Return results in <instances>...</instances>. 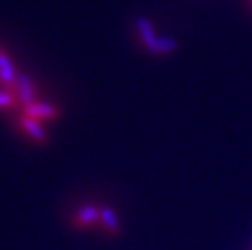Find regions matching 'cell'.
I'll return each mask as SVG.
<instances>
[{
  "label": "cell",
  "mask_w": 252,
  "mask_h": 250,
  "mask_svg": "<svg viewBox=\"0 0 252 250\" xmlns=\"http://www.w3.org/2000/svg\"><path fill=\"white\" fill-rule=\"evenodd\" d=\"M139 30L147 47L154 53H169L177 49V42L169 38H156L153 28L145 18L139 20Z\"/></svg>",
  "instance_id": "1"
},
{
  "label": "cell",
  "mask_w": 252,
  "mask_h": 250,
  "mask_svg": "<svg viewBox=\"0 0 252 250\" xmlns=\"http://www.w3.org/2000/svg\"><path fill=\"white\" fill-rule=\"evenodd\" d=\"M23 115L35 119L38 122H45V121H53L61 116V110L59 107L50 104V103H41L35 101L26 107H23Z\"/></svg>",
  "instance_id": "2"
},
{
  "label": "cell",
  "mask_w": 252,
  "mask_h": 250,
  "mask_svg": "<svg viewBox=\"0 0 252 250\" xmlns=\"http://www.w3.org/2000/svg\"><path fill=\"white\" fill-rule=\"evenodd\" d=\"M18 125L35 143H38V145L49 143V133L42 127V122H38L35 119H31L25 115H21L18 118Z\"/></svg>",
  "instance_id": "3"
},
{
  "label": "cell",
  "mask_w": 252,
  "mask_h": 250,
  "mask_svg": "<svg viewBox=\"0 0 252 250\" xmlns=\"http://www.w3.org/2000/svg\"><path fill=\"white\" fill-rule=\"evenodd\" d=\"M100 207L94 203H88L82 207L73 217V226L76 229H88L100 222Z\"/></svg>",
  "instance_id": "4"
},
{
  "label": "cell",
  "mask_w": 252,
  "mask_h": 250,
  "mask_svg": "<svg viewBox=\"0 0 252 250\" xmlns=\"http://www.w3.org/2000/svg\"><path fill=\"white\" fill-rule=\"evenodd\" d=\"M100 222L103 224L104 231L112 235L117 237L121 234V223H120V217L117 214V211L112 207H101L100 210Z\"/></svg>",
  "instance_id": "5"
}]
</instances>
